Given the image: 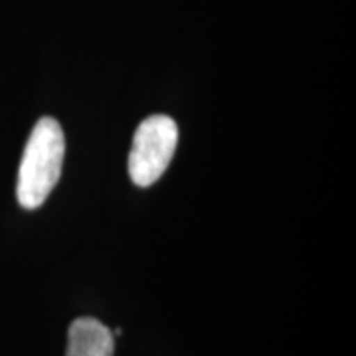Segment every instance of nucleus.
I'll list each match as a JSON object with an SVG mask.
<instances>
[{
	"label": "nucleus",
	"instance_id": "obj_1",
	"mask_svg": "<svg viewBox=\"0 0 356 356\" xmlns=\"http://www.w3.org/2000/svg\"><path fill=\"white\" fill-rule=\"evenodd\" d=\"M65 134L53 118H42L35 124L19 168L17 198L26 210H35L47 202L61 177L65 159Z\"/></svg>",
	"mask_w": 356,
	"mask_h": 356
},
{
	"label": "nucleus",
	"instance_id": "obj_2",
	"mask_svg": "<svg viewBox=\"0 0 356 356\" xmlns=\"http://www.w3.org/2000/svg\"><path fill=\"white\" fill-rule=\"evenodd\" d=\"M178 144V127L168 115L155 114L140 122L129 154V175L137 186L154 185L170 165Z\"/></svg>",
	"mask_w": 356,
	"mask_h": 356
},
{
	"label": "nucleus",
	"instance_id": "obj_3",
	"mask_svg": "<svg viewBox=\"0 0 356 356\" xmlns=\"http://www.w3.org/2000/svg\"><path fill=\"white\" fill-rule=\"evenodd\" d=\"M66 356H114V333L92 317L70 325Z\"/></svg>",
	"mask_w": 356,
	"mask_h": 356
}]
</instances>
